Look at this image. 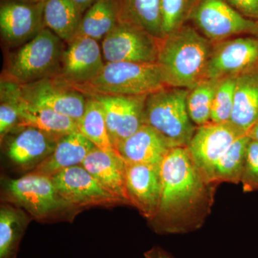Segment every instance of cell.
Here are the masks:
<instances>
[{
  "instance_id": "obj_1",
  "label": "cell",
  "mask_w": 258,
  "mask_h": 258,
  "mask_svg": "<svg viewBox=\"0 0 258 258\" xmlns=\"http://www.w3.org/2000/svg\"><path fill=\"white\" fill-rule=\"evenodd\" d=\"M162 191L157 215L151 221L161 234L187 232L200 227L210 205L207 181L186 147H174L161 164Z\"/></svg>"
},
{
  "instance_id": "obj_2",
  "label": "cell",
  "mask_w": 258,
  "mask_h": 258,
  "mask_svg": "<svg viewBox=\"0 0 258 258\" xmlns=\"http://www.w3.org/2000/svg\"><path fill=\"white\" fill-rule=\"evenodd\" d=\"M212 52L205 37L181 26L161 40L157 63L168 86L191 90L205 80Z\"/></svg>"
},
{
  "instance_id": "obj_3",
  "label": "cell",
  "mask_w": 258,
  "mask_h": 258,
  "mask_svg": "<svg viewBox=\"0 0 258 258\" xmlns=\"http://www.w3.org/2000/svg\"><path fill=\"white\" fill-rule=\"evenodd\" d=\"M70 87L92 97L144 96L169 86L157 62H106L94 79Z\"/></svg>"
},
{
  "instance_id": "obj_4",
  "label": "cell",
  "mask_w": 258,
  "mask_h": 258,
  "mask_svg": "<svg viewBox=\"0 0 258 258\" xmlns=\"http://www.w3.org/2000/svg\"><path fill=\"white\" fill-rule=\"evenodd\" d=\"M189 90L166 87L148 95L144 123L165 137L175 147H186L197 128L188 113Z\"/></svg>"
},
{
  "instance_id": "obj_5",
  "label": "cell",
  "mask_w": 258,
  "mask_h": 258,
  "mask_svg": "<svg viewBox=\"0 0 258 258\" xmlns=\"http://www.w3.org/2000/svg\"><path fill=\"white\" fill-rule=\"evenodd\" d=\"M66 43L46 28L22 45L10 57L3 79L29 84L58 72Z\"/></svg>"
},
{
  "instance_id": "obj_6",
  "label": "cell",
  "mask_w": 258,
  "mask_h": 258,
  "mask_svg": "<svg viewBox=\"0 0 258 258\" xmlns=\"http://www.w3.org/2000/svg\"><path fill=\"white\" fill-rule=\"evenodd\" d=\"M5 195L10 204L22 208L38 221L73 217L79 210L64 201L50 176L30 173L8 179L5 184Z\"/></svg>"
},
{
  "instance_id": "obj_7",
  "label": "cell",
  "mask_w": 258,
  "mask_h": 258,
  "mask_svg": "<svg viewBox=\"0 0 258 258\" xmlns=\"http://www.w3.org/2000/svg\"><path fill=\"white\" fill-rule=\"evenodd\" d=\"M160 40L131 22L120 20L101 41L106 62L155 63Z\"/></svg>"
},
{
  "instance_id": "obj_8",
  "label": "cell",
  "mask_w": 258,
  "mask_h": 258,
  "mask_svg": "<svg viewBox=\"0 0 258 258\" xmlns=\"http://www.w3.org/2000/svg\"><path fill=\"white\" fill-rule=\"evenodd\" d=\"M247 134L231 122L213 123L199 126L186 149L205 179L210 183L214 168L232 144ZM211 184V183H210Z\"/></svg>"
},
{
  "instance_id": "obj_9",
  "label": "cell",
  "mask_w": 258,
  "mask_h": 258,
  "mask_svg": "<svg viewBox=\"0 0 258 258\" xmlns=\"http://www.w3.org/2000/svg\"><path fill=\"white\" fill-rule=\"evenodd\" d=\"M191 17L204 35L212 40L242 33L258 36V20L241 14L224 0H200Z\"/></svg>"
},
{
  "instance_id": "obj_10",
  "label": "cell",
  "mask_w": 258,
  "mask_h": 258,
  "mask_svg": "<svg viewBox=\"0 0 258 258\" xmlns=\"http://www.w3.org/2000/svg\"><path fill=\"white\" fill-rule=\"evenodd\" d=\"M51 178L64 201L77 210L125 204L108 191L82 165L68 168Z\"/></svg>"
},
{
  "instance_id": "obj_11",
  "label": "cell",
  "mask_w": 258,
  "mask_h": 258,
  "mask_svg": "<svg viewBox=\"0 0 258 258\" xmlns=\"http://www.w3.org/2000/svg\"><path fill=\"white\" fill-rule=\"evenodd\" d=\"M20 98L29 104L50 108L79 123L86 108L87 96L53 78L29 84H18Z\"/></svg>"
},
{
  "instance_id": "obj_12",
  "label": "cell",
  "mask_w": 258,
  "mask_h": 258,
  "mask_svg": "<svg viewBox=\"0 0 258 258\" xmlns=\"http://www.w3.org/2000/svg\"><path fill=\"white\" fill-rule=\"evenodd\" d=\"M105 66L101 45L91 37L77 35L67 43L53 79L69 86L91 81Z\"/></svg>"
},
{
  "instance_id": "obj_13",
  "label": "cell",
  "mask_w": 258,
  "mask_h": 258,
  "mask_svg": "<svg viewBox=\"0 0 258 258\" xmlns=\"http://www.w3.org/2000/svg\"><path fill=\"white\" fill-rule=\"evenodd\" d=\"M258 69V38L239 37L223 42L212 52L205 79L220 80Z\"/></svg>"
},
{
  "instance_id": "obj_14",
  "label": "cell",
  "mask_w": 258,
  "mask_h": 258,
  "mask_svg": "<svg viewBox=\"0 0 258 258\" xmlns=\"http://www.w3.org/2000/svg\"><path fill=\"white\" fill-rule=\"evenodd\" d=\"M147 96H92L103 107L108 134L116 150L120 142L144 124V108Z\"/></svg>"
},
{
  "instance_id": "obj_15",
  "label": "cell",
  "mask_w": 258,
  "mask_h": 258,
  "mask_svg": "<svg viewBox=\"0 0 258 258\" xmlns=\"http://www.w3.org/2000/svg\"><path fill=\"white\" fill-rule=\"evenodd\" d=\"M129 204L149 222L157 215L162 191L161 166L125 162Z\"/></svg>"
},
{
  "instance_id": "obj_16",
  "label": "cell",
  "mask_w": 258,
  "mask_h": 258,
  "mask_svg": "<svg viewBox=\"0 0 258 258\" xmlns=\"http://www.w3.org/2000/svg\"><path fill=\"white\" fill-rule=\"evenodd\" d=\"M44 3L8 1L2 3L0 30L2 37L8 45H23L45 28Z\"/></svg>"
},
{
  "instance_id": "obj_17",
  "label": "cell",
  "mask_w": 258,
  "mask_h": 258,
  "mask_svg": "<svg viewBox=\"0 0 258 258\" xmlns=\"http://www.w3.org/2000/svg\"><path fill=\"white\" fill-rule=\"evenodd\" d=\"M174 147L155 129L144 123L135 133L120 142L117 150L125 162L161 166Z\"/></svg>"
},
{
  "instance_id": "obj_18",
  "label": "cell",
  "mask_w": 258,
  "mask_h": 258,
  "mask_svg": "<svg viewBox=\"0 0 258 258\" xmlns=\"http://www.w3.org/2000/svg\"><path fill=\"white\" fill-rule=\"evenodd\" d=\"M20 129L8 144L7 155L20 167L35 169L53 152L60 139L33 127Z\"/></svg>"
},
{
  "instance_id": "obj_19",
  "label": "cell",
  "mask_w": 258,
  "mask_h": 258,
  "mask_svg": "<svg viewBox=\"0 0 258 258\" xmlns=\"http://www.w3.org/2000/svg\"><path fill=\"white\" fill-rule=\"evenodd\" d=\"M81 165L108 191L129 204L125 187V164L121 156L95 147Z\"/></svg>"
},
{
  "instance_id": "obj_20",
  "label": "cell",
  "mask_w": 258,
  "mask_h": 258,
  "mask_svg": "<svg viewBox=\"0 0 258 258\" xmlns=\"http://www.w3.org/2000/svg\"><path fill=\"white\" fill-rule=\"evenodd\" d=\"M95 147L80 132L62 137L50 155L37 165L31 173L52 177L60 171L81 165Z\"/></svg>"
},
{
  "instance_id": "obj_21",
  "label": "cell",
  "mask_w": 258,
  "mask_h": 258,
  "mask_svg": "<svg viewBox=\"0 0 258 258\" xmlns=\"http://www.w3.org/2000/svg\"><path fill=\"white\" fill-rule=\"evenodd\" d=\"M258 120V69L237 76L230 122L249 134Z\"/></svg>"
},
{
  "instance_id": "obj_22",
  "label": "cell",
  "mask_w": 258,
  "mask_h": 258,
  "mask_svg": "<svg viewBox=\"0 0 258 258\" xmlns=\"http://www.w3.org/2000/svg\"><path fill=\"white\" fill-rule=\"evenodd\" d=\"M20 113L18 128L33 127L58 139L79 132L78 123L73 118L50 108L29 104L22 101L21 98Z\"/></svg>"
},
{
  "instance_id": "obj_23",
  "label": "cell",
  "mask_w": 258,
  "mask_h": 258,
  "mask_svg": "<svg viewBox=\"0 0 258 258\" xmlns=\"http://www.w3.org/2000/svg\"><path fill=\"white\" fill-rule=\"evenodd\" d=\"M83 15L72 0H46L44 3L45 28L66 44L77 36Z\"/></svg>"
},
{
  "instance_id": "obj_24",
  "label": "cell",
  "mask_w": 258,
  "mask_h": 258,
  "mask_svg": "<svg viewBox=\"0 0 258 258\" xmlns=\"http://www.w3.org/2000/svg\"><path fill=\"white\" fill-rule=\"evenodd\" d=\"M122 0H96L83 15L78 35L102 41L120 21Z\"/></svg>"
},
{
  "instance_id": "obj_25",
  "label": "cell",
  "mask_w": 258,
  "mask_h": 258,
  "mask_svg": "<svg viewBox=\"0 0 258 258\" xmlns=\"http://www.w3.org/2000/svg\"><path fill=\"white\" fill-rule=\"evenodd\" d=\"M32 217L13 204L0 208V258H17L22 239Z\"/></svg>"
},
{
  "instance_id": "obj_26",
  "label": "cell",
  "mask_w": 258,
  "mask_h": 258,
  "mask_svg": "<svg viewBox=\"0 0 258 258\" xmlns=\"http://www.w3.org/2000/svg\"><path fill=\"white\" fill-rule=\"evenodd\" d=\"M78 127L79 132L95 147L120 155L110 138L103 107L94 97H87L84 113L78 123Z\"/></svg>"
},
{
  "instance_id": "obj_27",
  "label": "cell",
  "mask_w": 258,
  "mask_h": 258,
  "mask_svg": "<svg viewBox=\"0 0 258 258\" xmlns=\"http://www.w3.org/2000/svg\"><path fill=\"white\" fill-rule=\"evenodd\" d=\"M160 5L161 0H122L120 20L135 24L158 40H163Z\"/></svg>"
},
{
  "instance_id": "obj_28",
  "label": "cell",
  "mask_w": 258,
  "mask_h": 258,
  "mask_svg": "<svg viewBox=\"0 0 258 258\" xmlns=\"http://www.w3.org/2000/svg\"><path fill=\"white\" fill-rule=\"evenodd\" d=\"M250 140V136L247 134L242 136L232 144L214 168L210 179L211 184L221 181L235 184L240 182L247 147Z\"/></svg>"
},
{
  "instance_id": "obj_29",
  "label": "cell",
  "mask_w": 258,
  "mask_h": 258,
  "mask_svg": "<svg viewBox=\"0 0 258 258\" xmlns=\"http://www.w3.org/2000/svg\"><path fill=\"white\" fill-rule=\"evenodd\" d=\"M220 80L205 79L189 90L186 105L194 124L201 126L211 122L212 103Z\"/></svg>"
},
{
  "instance_id": "obj_30",
  "label": "cell",
  "mask_w": 258,
  "mask_h": 258,
  "mask_svg": "<svg viewBox=\"0 0 258 258\" xmlns=\"http://www.w3.org/2000/svg\"><path fill=\"white\" fill-rule=\"evenodd\" d=\"M237 76H228L220 80L212 103L211 122H230L232 110Z\"/></svg>"
},
{
  "instance_id": "obj_31",
  "label": "cell",
  "mask_w": 258,
  "mask_h": 258,
  "mask_svg": "<svg viewBox=\"0 0 258 258\" xmlns=\"http://www.w3.org/2000/svg\"><path fill=\"white\" fill-rule=\"evenodd\" d=\"M189 0H161V29L164 37L181 27Z\"/></svg>"
},
{
  "instance_id": "obj_32",
  "label": "cell",
  "mask_w": 258,
  "mask_h": 258,
  "mask_svg": "<svg viewBox=\"0 0 258 258\" xmlns=\"http://www.w3.org/2000/svg\"><path fill=\"white\" fill-rule=\"evenodd\" d=\"M240 182L245 191L258 190V143L251 138Z\"/></svg>"
},
{
  "instance_id": "obj_33",
  "label": "cell",
  "mask_w": 258,
  "mask_h": 258,
  "mask_svg": "<svg viewBox=\"0 0 258 258\" xmlns=\"http://www.w3.org/2000/svg\"><path fill=\"white\" fill-rule=\"evenodd\" d=\"M241 14L258 20V0H224Z\"/></svg>"
},
{
  "instance_id": "obj_34",
  "label": "cell",
  "mask_w": 258,
  "mask_h": 258,
  "mask_svg": "<svg viewBox=\"0 0 258 258\" xmlns=\"http://www.w3.org/2000/svg\"><path fill=\"white\" fill-rule=\"evenodd\" d=\"M146 258H173L170 254L159 247H154L144 253Z\"/></svg>"
},
{
  "instance_id": "obj_35",
  "label": "cell",
  "mask_w": 258,
  "mask_h": 258,
  "mask_svg": "<svg viewBox=\"0 0 258 258\" xmlns=\"http://www.w3.org/2000/svg\"><path fill=\"white\" fill-rule=\"evenodd\" d=\"M76 6L81 10V13L84 14L86 11L96 1V0H72Z\"/></svg>"
},
{
  "instance_id": "obj_36",
  "label": "cell",
  "mask_w": 258,
  "mask_h": 258,
  "mask_svg": "<svg viewBox=\"0 0 258 258\" xmlns=\"http://www.w3.org/2000/svg\"><path fill=\"white\" fill-rule=\"evenodd\" d=\"M249 134V136H250L251 138L253 139V140L255 141V142H257L258 143V120L257 123H256L254 126L252 127V128L251 129Z\"/></svg>"
},
{
  "instance_id": "obj_37",
  "label": "cell",
  "mask_w": 258,
  "mask_h": 258,
  "mask_svg": "<svg viewBox=\"0 0 258 258\" xmlns=\"http://www.w3.org/2000/svg\"><path fill=\"white\" fill-rule=\"evenodd\" d=\"M26 2H30V3H44V2L46 1V0H25Z\"/></svg>"
}]
</instances>
